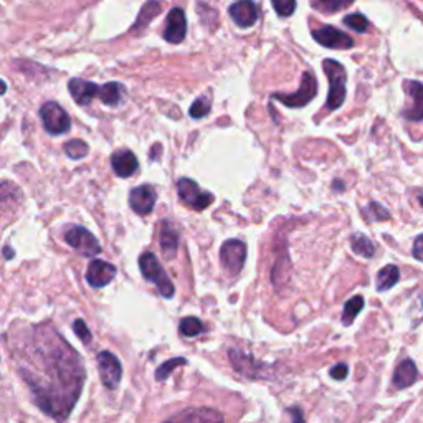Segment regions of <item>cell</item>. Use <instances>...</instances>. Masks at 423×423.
<instances>
[{
    "label": "cell",
    "instance_id": "obj_1",
    "mask_svg": "<svg viewBox=\"0 0 423 423\" xmlns=\"http://www.w3.org/2000/svg\"><path fill=\"white\" fill-rule=\"evenodd\" d=\"M323 70L329 80V95L326 106L329 111H334V109L341 108L346 99V68L335 60L328 58L323 62Z\"/></svg>",
    "mask_w": 423,
    "mask_h": 423
},
{
    "label": "cell",
    "instance_id": "obj_2",
    "mask_svg": "<svg viewBox=\"0 0 423 423\" xmlns=\"http://www.w3.org/2000/svg\"><path fill=\"white\" fill-rule=\"evenodd\" d=\"M139 270L147 282L153 283L158 286V289L164 298H172L174 296V284L169 279L167 273L162 268V265L159 263V260L155 258L154 253L146 251L139 256Z\"/></svg>",
    "mask_w": 423,
    "mask_h": 423
},
{
    "label": "cell",
    "instance_id": "obj_3",
    "mask_svg": "<svg viewBox=\"0 0 423 423\" xmlns=\"http://www.w3.org/2000/svg\"><path fill=\"white\" fill-rule=\"evenodd\" d=\"M316 93H317V83L314 75H312L311 71H305L301 76L300 90H298L296 93H291V95L275 93L271 95V98L282 101L284 106H288V108H303V106H306L310 101H312Z\"/></svg>",
    "mask_w": 423,
    "mask_h": 423
},
{
    "label": "cell",
    "instance_id": "obj_4",
    "mask_svg": "<svg viewBox=\"0 0 423 423\" xmlns=\"http://www.w3.org/2000/svg\"><path fill=\"white\" fill-rule=\"evenodd\" d=\"M40 118H41V123H43V127L50 132V134H55V136L65 134V132L70 131L71 127L70 116H68L65 109L57 103H52V101L41 106Z\"/></svg>",
    "mask_w": 423,
    "mask_h": 423
},
{
    "label": "cell",
    "instance_id": "obj_5",
    "mask_svg": "<svg viewBox=\"0 0 423 423\" xmlns=\"http://www.w3.org/2000/svg\"><path fill=\"white\" fill-rule=\"evenodd\" d=\"M65 242L85 256H95L101 253V245L93 233L81 225H73L65 232Z\"/></svg>",
    "mask_w": 423,
    "mask_h": 423
},
{
    "label": "cell",
    "instance_id": "obj_6",
    "mask_svg": "<svg viewBox=\"0 0 423 423\" xmlns=\"http://www.w3.org/2000/svg\"><path fill=\"white\" fill-rule=\"evenodd\" d=\"M177 192L183 204L192 207L194 210H204L214 202V195L202 190V188L197 186V182L188 177H182L181 181L177 182Z\"/></svg>",
    "mask_w": 423,
    "mask_h": 423
},
{
    "label": "cell",
    "instance_id": "obj_7",
    "mask_svg": "<svg viewBox=\"0 0 423 423\" xmlns=\"http://www.w3.org/2000/svg\"><path fill=\"white\" fill-rule=\"evenodd\" d=\"M96 361H98L101 382H103L106 389L116 390L123 377V366L119 362V359L113 352L103 351L98 354Z\"/></svg>",
    "mask_w": 423,
    "mask_h": 423
},
{
    "label": "cell",
    "instance_id": "obj_8",
    "mask_svg": "<svg viewBox=\"0 0 423 423\" xmlns=\"http://www.w3.org/2000/svg\"><path fill=\"white\" fill-rule=\"evenodd\" d=\"M220 260L230 275H238L247 260V245L242 240H228L220 250Z\"/></svg>",
    "mask_w": 423,
    "mask_h": 423
},
{
    "label": "cell",
    "instance_id": "obj_9",
    "mask_svg": "<svg viewBox=\"0 0 423 423\" xmlns=\"http://www.w3.org/2000/svg\"><path fill=\"white\" fill-rule=\"evenodd\" d=\"M312 39L326 48L333 50H347L354 47V40L346 32L335 29L333 25H324L321 29L312 30Z\"/></svg>",
    "mask_w": 423,
    "mask_h": 423
},
{
    "label": "cell",
    "instance_id": "obj_10",
    "mask_svg": "<svg viewBox=\"0 0 423 423\" xmlns=\"http://www.w3.org/2000/svg\"><path fill=\"white\" fill-rule=\"evenodd\" d=\"M164 423H223V417L215 408L190 407L176 413Z\"/></svg>",
    "mask_w": 423,
    "mask_h": 423
},
{
    "label": "cell",
    "instance_id": "obj_11",
    "mask_svg": "<svg viewBox=\"0 0 423 423\" xmlns=\"http://www.w3.org/2000/svg\"><path fill=\"white\" fill-rule=\"evenodd\" d=\"M187 34V20L186 12L181 7H174L167 13V20H165L164 29V40L169 43H181L186 39Z\"/></svg>",
    "mask_w": 423,
    "mask_h": 423
},
{
    "label": "cell",
    "instance_id": "obj_12",
    "mask_svg": "<svg viewBox=\"0 0 423 423\" xmlns=\"http://www.w3.org/2000/svg\"><path fill=\"white\" fill-rule=\"evenodd\" d=\"M230 361H232L233 369L240 372L242 375L248 377V379H263V369L265 366L261 362H256L253 356L243 354L237 349H230Z\"/></svg>",
    "mask_w": 423,
    "mask_h": 423
},
{
    "label": "cell",
    "instance_id": "obj_13",
    "mask_svg": "<svg viewBox=\"0 0 423 423\" xmlns=\"http://www.w3.org/2000/svg\"><path fill=\"white\" fill-rule=\"evenodd\" d=\"M116 277V268L104 260H93L86 270V282L93 288H104Z\"/></svg>",
    "mask_w": 423,
    "mask_h": 423
},
{
    "label": "cell",
    "instance_id": "obj_14",
    "mask_svg": "<svg viewBox=\"0 0 423 423\" xmlns=\"http://www.w3.org/2000/svg\"><path fill=\"white\" fill-rule=\"evenodd\" d=\"M230 18H232L240 29H250L258 22V7L255 2L243 0V2L232 4L228 8Z\"/></svg>",
    "mask_w": 423,
    "mask_h": 423
},
{
    "label": "cell",
    "instance_id": "obj_15",
    "mask_svg": "<svg viewBox=\"0 0 423 423\" xmlns=\"http://www.w3.org/2000/svg\"><path fill=\"white\" fill-rule=\"evenodd\" d=\"M130 205L132 207V210L139 215H147L151 214L155 205V190L154 187L147 186H139L136 188H132L130 194Z\"/></svg>",
    "mask_w": 423,
    "mask_h": 423
},
{
    "label": "cell",
    "instance_id": "obj_16",
    "mask_svg": "<svg viewBox=\"0 0 423 423\" xmlns=\"http://www.w3.org/2000/svg\"><path fill=\"white\" fill-rule=\"evenodd\" d=\"M68 90H70L71 98L75 99L78 104L88 106L91 101H93V98L99 96L101 86H98L93 81L81 80V78H73V80H70V83H68Z\"/></svg>",
    "mask_w": 423,
    "mask_h": 423
},
{
    "label": "cell",
    "instance_id": "obj_17",
    "mask_svg": "<svg viewBox=\"0 0 423 423\" xmlns=\"http://www.w3.org/2000/svg\"><path fill=\"white\" fill-rule=\"evenodd\" d=\"M405 90L410 106L403 111V116L408 121H422L423 119V83L420 81H407Z\"/></svg>",
    "mask_w": 423,
    "mask_h": 423
},
{
    "label": "cell",
    "instance_id": "obj_18",
    "mask_svg": "<svg viewBox=\"0 0 423 423\" xmlns=\"http://www.w3.org/2000/svg\"><path fill=\"white\" fill-rule=\"evenodd\" d=\"M111 167H113V171L116 172L118 177L127 179L137 171L139 164H137L136 155L132 154L131 151L123 149V151H118V153L113 154Z\"/></svg>",
    "mask_w": 423,
    "mask_h": 423
},
{
    "label": "cell",
    "instance_id": "obj_19",
    "mask_svg": "<svg viewBox=\"0 0 423 423\" xmlns=\"http://www.w3.org/2000/svg\"><path fill=\"white\" fill-rule=\"evenodd\" d=\"M160 250H162L164 258L171 260L176 256L177 248H179V235L177 230L172 227L171 222L164 220L162 225H160Z\"/></svg>",
    "mask_w": 423,
    "mask_h": 423
},
{
    "label": "cell",
    "instance_id": "obj_20",
    "mask_svg": "<svg viewBox=\"0 0 423 423\" xmlns=\"http://www.w3.org/2000/svg\"><path fill=\"white\" fill-rule=\"evenodd\" d=\"M417 377L418 372L413 361L412 359H405V361L400 362L398 367L394 372V387L400 390L410 387V385L415 384Z\"/></svg>",
    "mask_w": 423,
    "mask_h": 423
},
{
    "label": "cell",
    "instance_id": "obj_21",
    "mask_svg": "<svg viewBox=\"0 0 423 423\" xmlns=\"http://www.w3.org/2000/svg\"><path fill=\"white\" fill-rule=\"evenodd\" d=\"M124 93H126V88H124L121 83L111 81L101 86L98 98L101 99V103L106 106H116L123 101Z\"/></svg>",
    "mask_w": 423,
    "mask_h": 423
},
{
    "label": "cell",
    "instance_id": "obj_22",
    "mask_svg": "<svg viewBox=\"0 0 423 423\" xmlns=\"http://www.w3.org/2000/svg\"><path fill=\"white\" fill-rule=\"evenodd\" d=\"M400 279V271L395 265H387L377 275V291H387L394 288Z\"/></svg>",
    "mask_w": 423,
    "mask_h": 423
},
{
    "label": "cell",
    "instance_id": "obj_23",
    "mask_svg": "<svg viewBox=\"0 0 423 423\" xmlns=\"http://www.w3.org/2000/svg\"><path fill=\"white\" fill-rule=\"evenodd\" d=\"M351 245H352L354 253L364 256V258H372V256L375 255L374 243H372L366 235H362V233H356V235H352Z\"/></svg>",
    "mask_w": 423,
    "mask_h": 423
},
{
    "label": "cell",
    "instance_id": "obj_24",
    "mask_svg": "<svg viewBox=\"0 0 423 423\" xmlns=\"http://www.w3.org/2000/svg\"><path fill=\"white\" fill-rule=\"evenodd\" d=\"M364 307V298L362 296H354L349 300L346 305H344V311H342V324L344 326H351L356 319L359 312L362 311Z\"/></svg>",
    "mask_w": 423,
    "mask_h": 423
},
{
    "label": "cell",
    "instance_id": "obj_25",
    "mask_svg": "<svg viewBox=\"0 0 423 423\" xmlns=\"http://www.w3.org/2000/svg\"><path fill=\"white\" fill-rule=\"evenodd\" d=\"M160 12V4L158 2H147L144 7L141 8L139 15H137V20L134 27H132V30H139V29H144V27H147L151 24V20L158 15V13Z\"/></svg>",
    "mask_w": 423,
    "mask_h": 423
},
{
    "label": "cell",
    "instance_id": "obj_26",
    "mask_svg": "<svg viewBox=\"0 0 423 423\" xmlns=\"http://www.w3.org/2000/svg\"><path fill=\"white\" fill-rule=\"evenodd\" d=\"M179 331H181V334L186 335V338H195V335L204 333L205 326L200 319L190 316V317H183L181 324H179Z\"/></svg>",
    "mask_w": 423,
    "mask_h": 423
},
{
    "label": "cell",
    "instance_id": "obj_27",
    "mask_svg": "<svg viewBox=\"0 0 423 423\" xmlns=\"http://www.w3.org/2000/svg\"><path fill=\"white\" fill-rule=\"evenodd\" d=\"M65 153L70 159L78 160V159H83V158H86V155H88L90 147L85 141L71 139L65 144Z\"/></svg>",
    "mask_w": 423,
    "mask_h": 423
},
{
    "label": "cell",
    "instance_id": "obj_28",
    "mask_svg": "<svg viewBox=\"0 0 423 423\" xmlns=\"http://www.w3.org/2000/svg\"><path fill=\"white\" fill-rule=\"evenodd\" d=\"M344 24H346L349 29L359 32V34H364L369 29V20L362 15V13H349V15L344 17Z\"/></svg>",
    "mask_w": 423,
    "mask_h": 423
},
{
    "label": "cell",
    "instance_id": "obj_29",
    "mask_svg": "<svg viewBox=\"0 0 423 423\" xmlns=\"http://www.w3.org/2000/svg\"><path fill=\"white\" fill-rule=\"evenodd\" d=\"M183 364H187V361L183 357H176V359H171V361H165L164 364L160 366L158 370H155V379H158L159 382H164V380L167 379L169 374H171L176 367L183 366Z\"/></svg>",
    "mask_w": 423,
    "mask_h": 423
},
{
    "label": "cell",
    "instance_id": "obj_30",
    "mask_svg": "<svg viewBox=\"0 0 423 423\" xmlns=\"http://www.w3.org/2000/svg\"><path fill=\"white\" fill-rule=\"evenodd\" d=\"M349 6H351V2H334V0H319V2H311V7L319 8V11H323L326 13L338 12V11H341V8H346Z\"/></svg>",
    "mask_w": 423,
    "mask_h": 423
},
{
    "label": "cell",
    "instance_id": "obj_31",
    "mask_svg": "<svg viewBox=\"0 0 423 423\" xmlns=\"http://www.w3.org/2000/svg\"><path fill=\"white\" fill-rule=\"evenodd\" d=\"M271 6H273L279 17H289L296 11V2H293V0H273Z\"/></svg>",
    "mask_w": 423,
    "mask_h": 423
},
{
    "label": "cell",
    "instance_id": "obj_32",
    "mask_svg": "<svg viewBox=\"0 0 423 423\" xmlns=\"http://www.w3.org/2000/svg\"><path fill=\"white\" fill-rule=\"evenodd\" d=\"M209 113H210V103L205 98H200V99L194 101V104L190 106V111H188V114H190V116L195 118V119L205 118Z\"/></svg>",
    "mask_w": 423,
    "mask_h": 423
},
{
    "label": "cell",
    "instance_id": "obj_33",
    "mask_svg": "<svg viewBox=\"0 0 423 423\" xmlns=\"http://www.w3.org/2000/svg\"><path fill=\"white\" fill-rule=\"evenodd\" d=\"M73 331H75V334L85 344H90L91 342V333H90L88 326H86V323L83 319H76L75 323H73Z\"/></svg>",
    "mask_w": 423,
    "mask_h": 423
},
{
    "label": "cell",
    "instance_id": "obj_34",
    "mask_svg": "<svg viewBox=\"0 0 423 423\" xmlns=\"http://www.w3.org/2000/svg\"><path fill=\"white\" fill-rule=\"evenodd\" d=\"M369 212L372 214V219L374 220H387L390 217L389 212L380 204H377V202H372L369 205Z\"/></svg>",
    "mask_w": 423,
    "mask_h": 423
},
{
    "label": "cell",
    "instance_id": "obj_35",
    "mask_svg": "<svg viewBox=\"0 0 423 423\" xmlns=\"http://www.w3.org/2000/svg\"><path fill=\"white\" fill-rule=\"evenodd\" d=\"M347 372H349V369L346 364H338L331 369V377L335 380H344L347 377Z\"/></svg>",
    "mask_w": 423,
    "mask_h": 423
},
{
    "label": "cell",
    "instance_id": "obj_36",
    "mask_svg": "<svg viewBox=\"0 0 423 423\" xmlns=\"http://www.w3.org/2000/svg\"><path fill=\"white\" fill-rule=\"evenodd\" d=\"M413 256H415L417 260L423 261V235H420L413 243Z\"/></svg>",
    "mask_w": 423,
    "mask_h": 423
},
{
    "label": "cell",
    "instance_id": "obj_37",
    "mask_svg": "<svg viewBox=\"0 0 423 423\" xmlns=\"http://www.w3.org/2000/svg\"><path fill=\"white\" fill-rule=\"evenodd\" d=\"M12 256V253H11V248L8 247H6V258H11Z\"/></svg>",
    "mask_w": 423,
    "mask_h": 423
},
{
    "label": "cell",
    "instance_id": "obj_38",
    "mask_svg": "<svg viewBox=\"0 0 423 423\" xmlns=\"http://www.w3.org/2000/svg\"><path fill=\"white\" fill-rule=\"evenodd\" d=\"M417 194L422 197V199H420V204H422V207H423V190H418V192H417Z\"/></svg>",
    "mask_w": 423,
    "mask_h": 423
}]
</instances>
